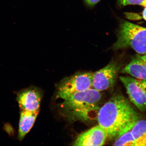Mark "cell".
<instances>
[{"mask_svg": "<svg viewBox=\"0 0 146 146\" xmlns=\"http://www.w3.org/2000/svg\"><path fill=\"white\" fill-rule=\"evenodd\" d=\"M97 119L107 138L112 140L128 130L141 117L125 97L116 94L100 107Z\"/></svg>", "mask_w": 146, "mask_h": 146, "instance_id": "6da1fadb", "label": "cell"}, {"mask_svg": "<svg viewBox=\"0 0 146 146\" xmlns=\"http://www.w3.org/2000/svg\"><path fill=\"white\" fill-rule=\"evenodd\" d=\"M102 97L100 91L92 88L63 100L60 108L69 119L88 122L97 118Z\"/></svg>", "mask_w": 146, "mask_h": 146, "instance_id": "7a4b0ae2", "label": "cell"}, {"mask_svg": "<svg viewBox=\"0 0 146 146\" xmlns=\"http://www.w3.org/2000/svg\"><path fill=\"white\" fill-rule=\"evenodd\" d=\"M130 48L138 54H146V28L126 21L121 23L117 40L111 48L113 50Z\"/></svg>", "mask_w": 146, "mask_h": 146, "instance_id": "3957f363", "label": "cell"}, {"mask_svg": "<svg viewBox=\"0 0 146 146\" xmlns=\"http://www.w3.org/2000/svg\"><path fill=\"white\" fill-rule=\"evenodd\" d=\"M93 74L91 72L79 73L65 79L58 86L56 98L66 99L73 94L91 89Z\"/></svg>", "mask_w": 146, "mask_h": 146, "instance_id": "277c9868", "label": "cell"}, {"mask_svg": "<svg viewBox=\"0 0 146 146\" xmlns=\"http://www.w3.org/2000/svg\"><path fill=\"white\" fill-rule=\"evenodd\" d=\"M131 102L141 112H146V80L131 76L120 77Z\"/></svg>", "mask_w": 146, "mask_h": 146, "instance_id": "5b68a950", "label": "cell"}, {"mask_svg": "<svg viewBox=\"0 0 146 146\" xmlns=\"http://www.w3.org/2000/svg\"><path fill=\"white\" fill-rule=\"evenodd\" d=\"M114 145L146 146V120H138L130 129L115 138Z\"/></svg>", "mask_w": 146, "mask_h": 146, "instance_id": "8992f818", "label": "cell"}, {"mask_svg": "<svg viewBox=\"0 0 146 146\" xmlns=\"http://www.w3.org/2000/svg\"><path fill=\"white\" fill-rule=\"evenodd\" d=\"M120 68L117 62H110L104 68L93 73L92 88L97 91H105L114 86Z\"/></svg>", "mask_w": 146, "mask_h": 146, "instance_id": "52a82bcc", "label": "cell"}, {"mask_svg": "<svg viewBox=\"0 0 146 146\" xmlns=\"http://www.w3.org/2000/svg\"><path fill=\"white\" fill-rule=\"evenodd\" d=\"M42 99L40 90L33 86L22 89L16 95L20 110L31 112L39 111Z\"/></svg>", "mask_w": 146, "mask_h": 146, "instance_id": "ba28073f", "label": "cell"}, {"mask_svg": "<svg viewBox=\"0 0 146 146\" xmlns=\"http://www.w3.org/2000/svg\"><path fill=\"white\" fill-rule=\"evenodd\" d=\"M107 138L105 130L98 125L81 133L74 141V146H103Z\"/></svg>", "mask_w": 146, "mask_h": 146, "instance_id": "9c48e42d", "label": "cell"}, {"mask_svg": "<svg viewBox=\"0 0 146 146\" xmlns=\"http://www.w3.org/2000/svg\"><path fill=\"white\" fill-rule=\"evenodd\" d=\"M122 72L134 78L146 80V55L139 54L133 56Z\"/></svg>", "mask_w": 146, "mask_h": 146, "instance_id": "30bf717a", "label": "cell"}, {"mask_svg": "<svg viewBox=\"0 0 146 146\" xmlns=\"http://www.w3.org/2000/svg\"><path fill=\"white\" fill-rule=\"evenodd\" d=\"M39 111L31 112L20 110L18 139L23 140L34 125Z\"/></svg>", "mask_w": 146, "mask_h": 146, "instance_id": "8fae6325", "label": "cell"}, {"mask_svg": "<svg viewBox=\"0 0 146 146\" xmlns=\"http://www.w3.org/2000/svg\"><path fill=\"white\" fill-rule=\"evenodd\" d=\"M117 3L119 6H125L131 5H137L146 7V0H118Z\"/></svg>", "mask_w": 146, "mask_h": 146, "instance_id": "7c38bea8", "label": "cell"}, {"mask_svg": "<svg viewBox=\"0 0 146 146\" xmlns=\"http://www.w3.org/2000/svg\"><path fill=\"white\" fill-rule=\"evenodd\" d=\"M101 1V0H83L85 5L90 8H93Z\"/></svg>", "mask_w": 146, "mask_h": 146, "instance_id": "4fadbf2b", "label": "cell"}, {"mask_svg": "<svg viewBox=\"0 0 146 146\" xmlns=\"http://www.w3.org/2000/svg\"><path fill=\"white\" fill-rule=\"evenodd\" d=\"M143 17L144 19L146 21V7H145L143 12Z\"/></svg>", "mask_w": 146, "mask_h": 146, "instance_id": "5bb4252c", "label": "cell"}]
</instances>
